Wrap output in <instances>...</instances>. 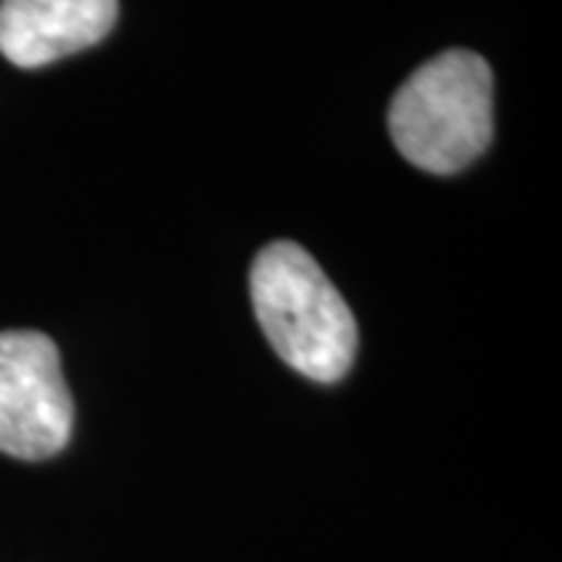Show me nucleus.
Listing matches in <instances>:
<instances>
[{
    "label": "nucleus",
    "instance_id": "f257e3e1",
    "mask_svg": "<svg viewBox=\"0 0 562 562\" xmlns=\"http://www.w3.org/2000/svg\"><path fill=\"white\" fill-rule=\"evenodd\" d=\"M250 301L266 341L303 379L341 382L357 360V319L301 244H266L250 266Z\"/></svg>",
    "mask_w": 562,
    "mask_h": 562
},
{
    "label": "nucleus",
    "instance_id": "20e7f679",
    "mask_svg": "<svg viewBox=\"0 0 562 562\" xmlns=\"http://www.w3.org/2000/svg\"><path fill=\"white\" fill-rule=\"evenodd\" d=\"M120 16V0H0V54L38 69L101 44Z\"/></svg>",
    "mask_w": 562,
    "mask_h": 562
},
{
    "label": "nucleus",
    "instance_id": "f03ea898",
    "mask_svg": "<svg viewBox=\"0 0 562 562\" xmlns=\"http://www.w3.org/2000/svg\"><path fill=\"white\" fill-rule=\"evenodd\" d=\"M401 157L431 176H453L494 138V72L472 50H443L403 81L387 110Z\"/></svg>",
    "mask_w": 562,
    "mask_h": 562
},
{
    "label": "nucleus",
    "instance_id": "7ed1b4c3",
    "mask_svg": "<svg viewBox=\"0 0 562 562\" xmlns=\"http://www.w3.org/2000/svg\"><path fill=\"white\" fill-rule=\"evenodd\" d=\"M72 422L60 347L32 328L0 331V453L50 460L72 438Z\"/></svg>",
    "mask_w": 562,
    "mask_h": 562
}]
</instances>
